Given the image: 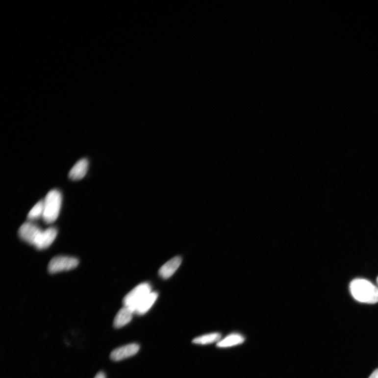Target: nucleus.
<instances>
[{
  "label": "nucleus",
  "mask_w": 378,
  "mask_h": 378,
  "mask_svg": "<svg viewBox=\"0 0 378 378\" xmlns=\"http://www.w3.org/2000/svg\"><path fill=\"white\" fill-rule=\"evenodd\" d=\"M94 378H106V376L103 372H100L96 375Z\"/></svg>",
  "instance_id": "nucleus-16"
},
{
  "label": "nucleus",
  "mask_w": 378,
  "mask_h": 378,
  "mask_svg": "<svg viewBox=\"0 0 378 378\" xmlns=\"http://www.w3.org/2000/svg\"><path fill=\"white\" fill-rule=\"evenodd\" d=\"M133 313L127 307H124L118 312L114 321V327L120 328L128 324L132 320Z\"/></svg>",
  "instance_id": "nucleus-10"
},
{
  "label": "nucleus",
  "mask_w": 378,
  "mask_h": 378,
  "mask_svg": "<svg viewBox=\"0 0 378 378\" xmlns=\"http://www.w3.org/2000/svg\"><path fill=\"white\" fill-rule=\"evenodd\" d=\"M88 161L82 159L76 163L69 173V177L72 180H79L83 179L88 171Z\"/></svg>",
  "instance_id": "nucleus-9"
},
{
  "label": "nucleus",
  "mask_w": 378,
  "mask_h": 378,
  "mask_svg": "<svg viewBox=\"0 0 378 378\" xmlns=\"http://www.w3.org/2000/svg\"><path fill=\"white\" fill-rule=\"evenodd\" d=\"M43 231L38 226L28 222L20 227L19 235L22 240L35 247Z\"/></svg>",
  "instance_id": "nucleus-5"
},
{
  "label": "nucleus",
  "mask_w": 378,
  "mask_h": 378,
  "mask_svg": "<svg viewBox=\"0 0 378 378\" xmlns=\"http://www.w3.org/2000/svg\"><path fill=\"white\" fill-rule=\"evenodd\" d=\"M44 211L43 201H40L37 203L28 214L27 218L29 220H33L42 218Z\"/></svg>",
  "instance_id": "nucleus-14"
},
{
  "label": "nucleus",
  "mask_w": 378,
  "mask_h": 378,
  "mask_svg": "<svg viewBox=\"0 0 378 378\" xmlns=\"http://www.w3.org/2000/svg\"><path fill=\"white\" fill-rule=\"evenodd\" d=\"M377 284L378 285V277H377Z\"/></svg>",
  "instance_id": "nucleus-17"
},
{
  "label": "nucleus",
  "mask_w": 378,
  "mask_h": 378,
  "mask_svg": "<svg viewBox=\"0 0 378 378\" xmlns=\"http://www.w3.org/2000/svg\"><path fill=\"white\" fill-rule=\"evenodd\" d=\"M350 291L357 301L366 303L378 302V287L365 279L353 280L350 284Z\"/></svg>",
  "instance_id": "nucleus-1"
},
{
  "label": "nucleus",
  "mask_w": 378,
  "mask_h": 378,
  "mask_svg": "<svg viewBox=\"0 0 378 378\" xmlns=\"http://www.w3.org/2000/svg\"><path fill=\"white\" fill-rule=\"evenodd\" d=\"M182 259L180 256H176L170 259L161 267L159 271V276L164 279L170 278L179 268Z\"/></svg>",
  "instance_id": "nucleus-8"
},
{
  "label": "nucleus",
  "mask_w": 378,
  "mask_h": 378,
  "mask_svg": "<svg viewBox=\"0 0 378 378\" xmlns=\"http://www.w3.org/2000/svg\"><path fill=\"white\" fill-rule=\"evenodd\" d=\"M139 350V346L131 344L117 348L110 353V358L113 361H119L136 354Z\"/></svg>",
  "instance_id": "nucleus-6"
},
{
  "label": "nucleus",
  "mask_w": 378,
  "mask_h": 378,
  "mask_svg": "<svg viewBox=\"0 0 378 378\" xmlns=\"http://www.w3.org/2000/svg\"><path fill=\"white\" fill-rule=\"evenodd\" d=\"M78 264V259L75 257L56 256L51 259L48 265V270L51 274L69 271L76 268Z\"/></svg>",
  "instance_id": "nucleus-4"
},
{
  "label": "nucleus",
  "mask_w": 378,
  "mask_h": 378,
  "mask_svg": "<svg viewBox=\"0 0 378 378\" xmlns=\"http://www.w3.org/2000/svg\"><path fill=\"white\" fill-rule=\"evenodd\" d=\"M151 292L150 284L144 283L137 285L126 295L123 300L124 307L128 308L135 314L139 303Z\"/></svg>",
  "instance_id": "nucleus-3"
},
{
  "label": "nucleus",
  "mask_w": 378,
  "mask_h": 378,
  "mask_svg": "<svg viewBox=\"0 0 378 378\" xmlns=\"http://www.w3.org/2000/svg\"><path fill=\"white\" fill-rule=\"evenodd\" d=\"M57 235V229L54 227H50L43 230L40 238L37 243L35 248L39 250L48 248L54 241Z\"/></svg>",
  "instance_id": "nucleus-7"
},
{
  "label": "nucleus",
  "mask_w": 378,
  "mask_h": 378,
  "mask_svg": "<svg viewBox=\"0 0 378 378\" xmlns=\"http://www.w3.org/2000/svg\"><path fill=\"white\" fill-rule=\"evenodd\" d=\"M158 293L151 292L148 294L143 301L139 303L137 307L135 314L142 315L146 314L154 304L158 298Z\"/></svg>",
  "instance_id": "nucleus-11"
},
{
  "label": "nucleus",
  "mask_w": 378,
  "mask_h": 378,
  "mask_svg": "<svg viewBox=\"0 0 378 378\" xmlns=\"http://www.w3.org/2000/svg\"><path fill=\"white\" fill-rule=\"evenodd\" d=\"M62 202L61 193L57 190L50 191L43 200L44 211L42 218L45 223H53L60 214Z\"/></svg>",
  "instance_id": "nucleus-2"
},
{
  "label": "nucleus",
  "mask_w": 378,
  "mask_h": 378,
  "mask_svg": "<svg viewBox=\"0 0 378 378\" xmlns=\"http://www.w3.org/2000/svg\"><path fill=\"white\" fill-rule=\"evenodd\" d=\"M368 378H378V369H377Z\"/></svg>",
  "instance_id": "nucleus-15"
},
{
  "label": "nucleus",
  "mask_w": 378,
  "mask_h": 378,
  "mask_svg": "<svg viewBox=\"0 0 378 378\" xmlns=\"http://www.w3.org/2000/svg\"><path fill=\"white\" fill-rule=\"evenodd\" d=\"M244 340V338L239 333H232L220 341L217 346L220 348L232 347L242 344Z\"/></svg>",
  "instance_id": "nucleus-12"
},
{
  "label": "nucleus",
  "mask_w": 378,
  "mask_h": 378,
  "mask_svg": "<svg viewBox=\"0 0 378 378\" xmlns=\"http://www.w3.org/2000/svg\"><path fill=\"white\" fill-rule=\"evenodd\" d=\"M221 338L220 333L215 332L209 333L195 338L192 342L198 345H207L218 342Z\"/></svg>",
  "instance_id": "nucleus-13"
}]
</instances>
